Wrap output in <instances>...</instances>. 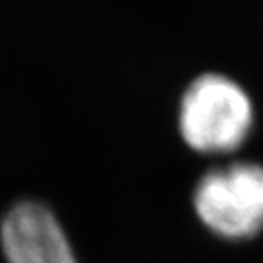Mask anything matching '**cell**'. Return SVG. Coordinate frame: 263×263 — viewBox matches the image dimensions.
Here are the masks:
<instances>
[{"mask_svg": "<svg viewBox=\"0 0 263 263\" xmlns=\"http://www.w3.org/2000/svg\"><path fill=\"white\" fill-rule=\"evenodd\" d=\"M254 123L252 101L238 82L205 73L186 88L179 106V132L201 154L232 152L249 137Z\"/></svg>", "mask_w": 263, "mask_h": 263, "instance_id": "1", "label": "cell"}, {"mask_svg": "<svg viewBox=\"0 0 263 263\" xmlns=\"http://www.w3.org/2000/svg\"><path fill=\"white\" fill-rule=\"evenodd\" d=\"M197 218L214 234L249 239L263 230V166L232 163L206 172L194 190Z\"/></svg>", "mask_w": 263, "mask_h": 263, "instance_id": "2", "label": "cell"}, {"mask_svg": "<svg viewBox=\"0 0 263 263\" xmlns=\"http://www.w3.org/2000/svg\"><path fill=\"white\" fill-rule=\"evenodd\" d=\"M2 249L8 263H79L57 218L44 205H15L2 221Z\"/></svg>", "mask_w": 263, "mask_h": 263, "instance_id": "3", "label": "cell"}]
</instances>
